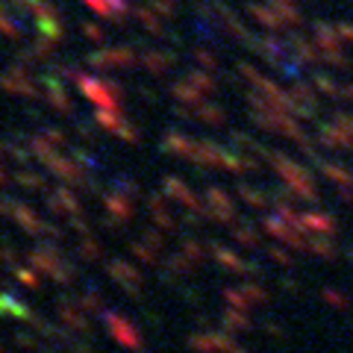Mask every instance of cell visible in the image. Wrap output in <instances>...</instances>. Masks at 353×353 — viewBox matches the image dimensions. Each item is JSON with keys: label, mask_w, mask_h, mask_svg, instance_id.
Listing matches in <instances>:
<instances>
[{"label": "cell", "mask_w": 353, "mask_h": 353, "mask_svg": "<svg viewBox=\"0 0 353 353\" xmlns=\"http://www.w3.org/2000/svg\"><path fill=\"white\" fill-rule=\"evenodd\" d=\"M0 32H3L6 39H21V36H24V24L9 15L6 0H0Z\"/></svg>", "instance_id": "6da1fadb"}, {"label": "cell", "mask_w": 353, "mask_h": 353, "mask_svg": "<svg viewBox=\"0 0 353 353\" xmlns=\"http://www.w3.org/2000/svg\"><path fill=\"white\" fill-rule=\"evenodd\" d=\"M15 180H18L21 185H30V189H32V192H39V189H44V180H41V176H39V174H30V171H21V174L15 176Z\"/></svg>", "instance_id": "7a4b0ae2"}, {"label": "cell", "mask_w": 353, "mask_h": 353, "mask_svg": "<svg viewBox=\"0 0 353 353\" xmlns=\"http://www.w3.org/2000/svg\"><path fill=\"white\" fill-rule=\"evenodd\" d=\"M18 280H21V283H27V285H36V277H32L30 271H18Z\"/></svg>", "instance_id": "3957f363"}, {"label": "cell", "mask_w": 353, "mask_h": 353, "mask_svg": "<svg viewBox=\"0 0 353 353\" xmlns=\"http://www.w3.org/2000/svg\"><path fill=\"white\" fill-rule=\"evenodd\" d=\"M3 183H6V174H3V171H0V185H3Z\"/></svg>", "instance_id": "277c9868"}, {"label": "cell", "mask_w": 353, "mask_h": 353, "mask_svg": "<svg viewBox=\"0 0 353 353\" xmlns=\"http://www.w3.org/2000/svg\"><path fill=\"white\" fill-rule=\"evenodd\" d=\"M0 153H3V148H0Z\"/></svg>", "instance_id": "5b68a950"}]
</instances>
